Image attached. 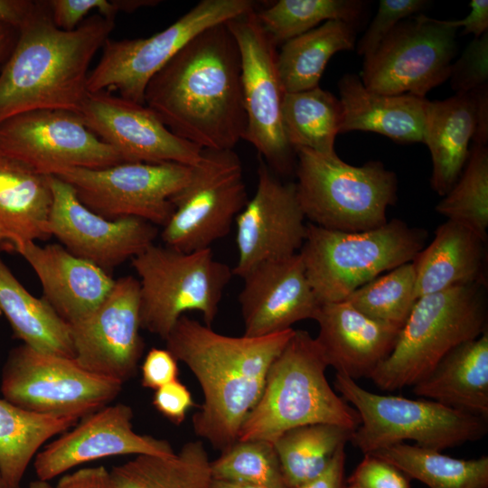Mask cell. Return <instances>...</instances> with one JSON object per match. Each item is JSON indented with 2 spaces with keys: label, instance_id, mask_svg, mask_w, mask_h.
Returning a JSON list of instances; mask_svg holds the SVG:
<instances>
[{
  "label": "cell",
  "instance_id": "1",
  "mask_svg": "<svg viewBox=\"0 0 488 488\" xmlns=\"http://www.w3.org/2000/svg\"><path fill=\"white\" fill-rule=\"evenodd\" d=\"M145 105L202 149L233 150L247 118L239 51L226 22L197 34L154 75Z\"/></svg>",
  "mask_w": 488,
  "mask_h": 488
},
{
  "label": "cell",
  "instance_id": "2",
  "mask_svg": "<svg viewBox=\"0 0 488 488\" xmlns=\"http://www.w3.org/2000/svg\"><path fill=\"white\" fill-rule=\"evenodd\" d=\"M295 329L260 336H229L185 314L164 340L166 349L197 379L203 403L194 413V434L221 452L238 439L262 393L268 370Z\"/></svg>",
  "mask_w": 488,
  "mask_h": 488
},
{
  "label": "cell",
  "instance_id": "3",
  "mask_svg": "<svg viewBox=\"0 0 488 488\" xmlns=\"http://www.w3.org/2000/svg\"><path fill=\"white\" fill-rule=\"evenodd\" d=\"M114 26L115 19L96 14L63 31L53 23L47 0L36 1L0 75V123L34 109L80 113L89 94L90 63Z\"/></svg>",
  "mask_w": 488,
  "mask_h": 488
},
{
  "label": "cell",
  "instance_id": "4",
  "mask_svg": "<svg viewBox=\"0 0 488 488\" xmlns=\"http://www.w3.org/2000/svg\"><path fill=\"white\" fill-rule=\"evenodd\" d=\"M328 361L314 337L295 330L272 362L260 398L245 418L238 439L274 443L285 432L312 424H333L354 431L355 408L330 386Z\"/></svg>",
  "mask_w": 488,
  "mask_h": 488
},
{
  "label": "cell",
  "instance_id": "5",
  "mask_svg": "<svg viewBox=\"0 0 488 488\" xmlns=\"http://www.w3.org/2000/svg\"><path fill=\"white\" fill-rule=\"evenodd\" d=\"M484 284L457 286L418 297L390 354L370 379L381 389L412 387L458 345L487 330Z\"/></svg>",
  "mask_w": 488,
  "mask_h": 488
},
{
  "label": "cell",
  "instance_id": "6",
  "mask_svg": "<svg viewBox=\"0 0 488 488\" xmlns=\"http://www.w3.org/2000/svg\"><path fill=\"white\" fill-rule=\"evenodd\" d=\"M427 233L393 219L363 231L345 232L306 224L299 255L320 305L345 300L354 290L400 265L425 247Z\"/></svg>",
  "mask_w": 488,
  "mask_h": 488
},
{
  "label": "cell",
  "instance_id": "7",
  "mask_svg": "<svg viewBox=\"0 0 488 488\" xmlns=\"http://www.w3.org/2000/svg\"><path fill=\"white\" fill-rule=\"evenodd\" d=\"M296 194L310 223L345 232L384 225L397 201L398 179L380 161L351 165L334 155L295 150Z\"/></svg>",
  "mask_w": 488,
  "mask_h": 488
},
{
  "label": "cell",
  "instance_id": "8",
  "mask_svg": "<svg viewBox=\"0 0 488 488\" xmlns=\"http://www.w3.org/2000/svg\"><path fill=\"white\" fill-rule=\"evenodd\" d=\"M131 264L139 277L141 328L163 340L189 311L202 314L211 326L233 276L211 248L182 252L153 244Z\"/></svg>",
  "mask_w": 488,
  "mask_h": 488
},
{
  "label": "cell",
  "instance_id": "9",
  "mask_svg": "<svg viewBox=\"0 0 488 488\" xmlns=\"http://www.w3.org/2000/svg\"><path fill=\"white\" fill-rule=\"evenodd\" d=\"M334 387L360 416L350 442L363 454L413 440L415 445L442 451L478 441L488 431L487 419L448 408L434 400L384 396L366 390L336 372Z\"/></svg>",
  "mask_w": 488,
  "mask_h": 488
},
{
  "label": "cell",
  "instance_id": "10",
  "mask_svg": "<svg viewBox=\"0 0 488 488\" xmlns=\"http://www.w3.org/2000/svg\"><path fill=\"white\" fill-rule=\"evenodd\" d=\"M251 0H202L164 30L147 38L107 39L98 64L89 71L88 91L116 90L145 105L150 80L203 30L256 10Z\"/></svg>",
  "mask_w": 488,
  "mask_h": 488
},
{
  "label": "cell",
  "instance_id": "11",
  "mask_svg": "<svg viewBox=\"0 0 488 488\" xmlns=\"http://www.w3.org/2000/svg\"><path fill=\"white\" fill-rule=\"evenodd\" d=\"M248 201L238 155L202 149L190 181L171 199L174 210L161 239L164 246L182 252L210 249L229 234Z\"/></svg>",
  "mask_w": 488,
  "mask_h": 488
},
{
  "label": "cell",
  "instance_id": "12",
  "mask_svg": "<svg viewBox=\"0 0 488 488\" xmlns=\"http://www.w3.org/2000/svg\"><path fill=\"white\" fill-rule=\"evenodd\" d=\"M122 383L90 373L71 358L43 353L22 344L4 364L1 392L24 409L79 419L110 404Z\"/></svg>",
  "mask_w": 488,
  "mask_h": 488
},
{
  "label": "cell",
  "instance_id": "13",
  "mask_svg": "<svg viewBox=\"0 0 488 488\" xmlns=\"http://www.w3.org/2000/svg\"><path fill=\"white\" fill-rule=\"evenodd\" d=\"M192 166L176 163H122L105 168L64 167L52 175L72 186L80 202L108 220L143 219L164 226L172 197L190 181Z\"/></svg>",
  "mask_w": 488,
  "mask_h": 488
},
{
  "label": "cell",
  "instance_id": "14",
  "mask_svg": "<svg viewBox=\"0 0 488 488\" xmlns=\"http://www.w3.org/2000/svg\"><path fill=\"white\" fill-rule=\"evenodd\" d=\"M457 29L417 14L403 20L371 55L364 57L361 80L370 90L420 98L449 79L457 52Z\"/></svg>",
  "mask_w": 488,
  "mask_h": 488
},
{
  "label": "cell",
  "instance_id": "15",
  "mask_svg": "<svg viewBox=\"0 0 488 488\" xmlns=\"http://www.w3.org/2000/svg\"><path fill=\"white\" fill-rule=\"evenodd\" d=\"M256 10L226 22L240 55L247 118L242 139L256 148L273 172L289 174L296 155L283 128L282 104L286 92L277 70V46L262 28Z\"/></svg>",
  "mask_w": 488,
  "mask_h": 488
},
{
  "label": "cell",
  "instance_id": "16",
  "mask_svg": "<svg viewBox=\"0 0 488 488\" xmlns=\"http://www.w3.org/2000/svg\"><path fill=\"white\" fill-rule=\"evenodd\" d=\"M0 150L45 175L64 167L97 169L124 163L87 127L80 113L59 108L29 110L2 121Z\"/></svg>",
  "mask_w": 488,
  "mask_h": 488
},
{
  "label": "cell",
  "instance_id": "17",
  "mask_svg": "<svg viewBox=\"0 0 488 488\" xmlns=\"http://www.w3.org/2000/svg\"><path fill=\"white\" fill-rule=\"evenodd\" d=\"M70 325L74 361L81 368L122 384L130 380L145 349L138 279L132 276L117 278L106 299Z\"/></svg>",
  "mask_w": 488,
  "mask_h": 488
},
{
  "label": "cell",
  "instance_id": "18",
  "mask_svg": "<svg viewBox=\"0 0 488 488\" xmlns=\"http://www.w3.org/2000/svg\"><path fill=\"white\" fill-rule=\"evenodd\" d=\"M52 202L48 230L72 255L107 273L155 244V225L136 217L106 219L83 205L70 184L48 175Z\"/></svg>",
  "mask_w": 488,
  "mask_h": 488
},
{
  "label": "cell",
  "instance_id": "19",
  "mask_svg": "<svg viewBox=\"0 0 488 488\" xmlns=\"http://www.w3.org/2000/svg\"><path fill=\"white\" fill-rule=\"evenodd\" d=\"M305 215L294 183H283L260 158L254 195L235 219L241 278L258 265L299 252L306 234Z\"/></svg>",
  "mask_w": 488,
  "mask_h": 488
},
{
  "label": "cell",
  "instance_id": "20",
  "mask_svg": "<svg viewBox=\"0 0 488 488\" xmlns=\"http://www.w3.org/2000/svg\"><path fill=\"white\" fill-rule=\"evenodd\" d=\"M83 122L124 163L196 165L202 149L173 134L145 105L108 91L89 92L80 111Z\"/></svg>",
  "mask_w": 488,
  "mask_h": 488
},
{
  "label": "cell",
  "instance_id": "21",
  "mask_svg": "<svg viewBox=\"0 0 488 488\" xmlns=\"http://www.w3.org/2000/svg\"><path fill=\"white\" fill-rule=\"evenodd\" d=\"M133 409L125 403L107 405L80 418L38 452L34 470L38 479L51 481L88 462L118 455L175 454L164 439L141 435L133 429Z\"/></svg>",
  "mask_w": 488,
  "mask_h": 488
},
{
  "label": "cell",
  "instance_id": "22",
  "mask_svg": "<svg viewBox=\"0 0 488 488\" xmlns=\"http://www.w3.org/2000/svg\"><path fill=\"white\" fill-rule=\"evenodd\" d=\"M239 295L244 335L266 336L314 319L320 304L305 276L299 253L263 262L243 277Z\"/></svg>",
  "mask_w": 488,
  "mask_h": 488
},
{
  "label": "cell",
  "instance_id": "23",
  "mask_svg": "<svg viewBox=\"0 0 488 488\" xmlns=\"http://www.w3.org/2000/svg\"><path fill=\"white\" fill-rule=\"evenodd\" d=\"M315 337L329 366L352 380L370 378L390 354L400 327L373 319L349 302L321 305Z\"/></svg>",
  "mask_w": 488,
  "mask_h": 488
},
{
  "label": "cell",
  "instance_id": "24",
  "mask_svg": "<svg viewBox=\"0 0 488 488\" xmlns=\"http://www.w3.org/2000/svg\"><path fill=\"white\" fill-rule=\"evenodd\" d=\"M12 249L37 275L43 298L69 324L94 311L108 296L115 280L96 265L70 253L60 244L39 246L27 241Z\"/></svg>",
  "mask_w": 488,
  "mask_h": 488
},
{
  "label": "cell",
  "instance_id": "25",
  "mask_svg": "<svg viewBox=\"0 0 488 488\" xmlns=\"http://www.w3.org/2000/svg\"><path fill=\"white\" fill-rule=\"evenodd\" d=\"M338 89L343 115L340 134L369 131L398 143H423L426 98L371 91L354 73L344 74Z\"/></svg>",
  "mask_w": 488,
  "mask_h": 488
},
{
  "label": "cell",
  "instance_id": "26",
  "mask_svg": "<svg viewBox=\"0 0 488 488\" xmlns=\"http://www.w3.org/2000/svg\"><path fill=\"white\" fill-rule=\"evenodd\" d=\"M48 175L0 150V241L9 249L51 237Z\"/></svg>",
  "mask_w": 488,
  "mask_h": 488
},
{
  "label": "cell",
  "instance_id": "27",
  "mask_svg": "<svg viewBox=\"0 0 488 488\" xmlns=\"http://www.w3.org/2000/svg\"><path fill=\"white\" fill-rule=\"evenodd\" d=\"M484 244L455 221L439 225L430 244L412 260L416 299L457 286L484 284Z\"/></svg>",
  "mask_w": 488,
  "mask_h": 488
},
{
  "label": "cell",
  "instance_id": "28",
  "mask_svg": "<svg viewBox=\"0 0 488 488\" xmlns=\"http://www.w3.org/2000/svg\"><path fill=\"white\" fill-rule=\"evenodd\" d=\"M412 392L487 419L488 331L448 352Z\"/></svg>",
  "mask_w": 488,
  "mask_h": 488
},
{
  "label": "cell",
  "instance_id": "29",
  "mask_svg": "<svg viewBox=\"0 0 488 488\" xmlns=\"http://www.w3.org/2000/svg\"><path fill=\"white\" fill-rule=\"evenodd\" d=\"M474 130L475 103L471 92L428 100L423 143L432 159L430 184L438 195L445 196L459 178Z\"/></svg>",
  "mask_w": 488,
  "mask_h": 488
},
{
  "label": "cell",
  "instance_id": "30",
  "mask_svg": "<svg viewBox=\"0 0 488 488\" xmlns=\"http://www.w3.org/2000/svg\"><path fill=\"white\" fill-rule=\"evenodd\" d=\"M0 311L23 344L43 353L74 359L70 325L43 297L30 294L1 258Z\"/></svg>",
  "mask_w": 488,
  "mask_h": 488
},
{
  "label": "cell",
  "instance_id": "31",
  "mask_svg": "<svg viewBox=\"0 0 488 488\" xmlns=\"http://www.w3.org/2000/svg\"><path fill=\"white\" fill-rule=\"evenodd\" d=\"M355 42V24L330 20L283 43L277 65L285 92L317 87L331 57L353 50Z\"/></svg>",
  "mask_w": 488,
  "mask_h": 488
},
{
  "label": "cell",
  "instance_id": "32",
  "mask_svg": "<svg viewBox=\"0 0 488 488\" xmlns=\"http://www.w3.org/2000/svg\"><path fill=\"white\" fill-rule=\"evenodd\" d=\"M79 420L33 412L0 399V470L4 488H21L27 467L41 446Z\"/></svg>",
  "mask_w": 488,
  "mask_h": 488
},
{
  "label": "cell",
  "instance_id": "33",
  "mask_svg": "<svg viewBox=\"0 0 488 488\" xmlns=\"http://www.w3.org/2000/svg\"><path fill=\"white\" fill-rule=\"evenodd\" d=\"M211 462L201 440L172 456L140 455L110 471L113 488H211Z\"/></svg>",
  "mask_w": 488,
  "mask_h": 488
},
{
  "label": "cell",
  "instance_id": "34",
  "mask_svg": "<svg viewBox=\"0 0 488 488\" xmlns=\"http://www.w3.org/2000/svg\"><path fill=\"white\" fill-rule=\"evenodd\" d=\"M341 101L319 86L286 93L282 122L286 138L295 150L307 148L323 155H334V140L343 124Z\"/></svg>",
  "mask_w": 488,
  "mask_h": 488
},
{
  "label": "cell",
  "instance_id": "35",
  "mask_svg": "<svg viewBox=\"0 0 488 488\" xmlns=\"http://www.w3.org/2000/svg\"><path fill=\"white\" fill-rule=\"evenodd\" d=\"M371 454L397 467L409 479L429 488H488V456L465 460L446 455L441 451L395 444Z\"/></svg>",
  "mask_w": 488,
  "mask_h": 488
},
{
  "label": "cell",
  "instance_id": "36",
  "mask_svg": "<svg viewBox=\"0 0 488 488\" xmlns=\"http://www.w3.org/2000/svg\"><path fill=\"white\" fill-rule=\"evenodd\" d=\"M353 431L333 424H312L290 429L273 443L287 488L320 474Z\"/></svg>",
  "mask_w": 488,
  "mask_h": 488
},
{
  "label": "cell",
  "instance_id": "37",
  "mask_svg": "<svg viewBox=\"0 0 488 488\" xmlns=\"http://www.w3.org/2000/svg\"><path fill=\"white\" fill-rule=\"evenodd\" d=\"M364 2L360 0H278L256 10L258 19L277 46L299 36L322 22L342 20L355 24Z\"/></svg>",
  "mask_w": 488,
  "mask_h": 488
},
{
  "label": "cell",
  "instance_id": "38",
  "mask_svg": "<svg viewBox=\"0 0 488 488\" xmlns=\"http://www.w3.org/2000/svg\"><path fill=\"white\" fill-rule=\"evenodd\" d=\"M436 211L486 242L488 228V147L473 144L465 165Z\"/></svg>",
  "mask_w": 488,
  "mask_h": 488
},
{
  "label": "cell",
  "instance_id": "39",
  "mask_svg": "<svg viewBox=\"0 0 488 488\" xmlns=\"http://www.w3.org/2000/svg\"><path fill=\"white\" fill-rule=\"evenodd\" d=\"M416 300L412 261L383 273L345 298L364 314L400 328Z\"/></svg>",
  "mask_w": 488,
  "mask_h": 488
},
{
  "label": "cell",
  "instance_id": "40",
  "mask_svg": "<svg viewBox=\"0 0 488 488\" xmlns=\"http://www.w3.org/2000/svg\"><path fill=\"white\" fill-rule=\"evenodd\" d=\"M213 480L287 488L273 443L237 440L211 462Z\"/></svg>",
  "mask_w": 488,
  "mask_h": 488
},
{
  "label": "cell",
  "instance_id": "41",
  "mask_svg": "<svg viewBox=\"0 0 488 488\" xmlns=\"http://www.w3.org/2000/svg\"><path fill=\"white\" fill-rule=\"evenodd\" d=\"M159 3L157 0H47L53 23L63 31L76 29L92 11L115 19L121 12L132 13Z\"/></svg>",
  "mask_w": 488,
  "mask_h": 488
},
{
  "label": "cell",
  "instance_id": "42",
  "mask_svg": "<svg viewBox=\"0 0 488 488\" xmlns=\"http://www.w3.org/2000/svg\"><path fill=\"white\" fill-rule=\"evenodd\" d=\"M426 0H380L378 12L357 44V53L371 55L398 23L421 11Z\"/></svg>",
  "mask_w": 488,
  "mask_h": 488
},
{
  "label": "cell",
  "instance_id": "43",
  "mask_svg": "<svg viewBox=\"0 0 488 488\" xmlns=\"http://www.w3.org/2000/svg\"><path fill=\"white\" fill-rule=\"evenodd\" d=\"M449 79L455 93H470L488 86V32L474 38L452 62Z\"/></svg>",
  "mask_w": 488,
  "mask_h": 488
},
{
  "label": "cell",
  "instance_id": "44",
  "mask_svg": "<svg viewBox=\"0 0 488 488\" xmlns=\"http://www.w3.org/2000/svg\"><path fill=\"white\" fill-rule=\"evenodd\" d=\"M363 455L348 484L361 488H411L409 478L397 467L371 454Z\"/></svg>",
  "mask_w": 488,
  "mask_h": 488
},
{
  "label": "cell",
  "instance_id": "45",
  "mask_svg": "<svg viewBox=\"0 0 488 488\" xmlns=\"http://www.w3.org/2000/svg\"><path fill=\"white\" fill-rule=\"evenodd\" d=\"M152 404L155 408L173 424L179 426L195 404L189 389L179 380L155 390Z\"/></svg>",
  "mask_w": 488,
  "mask_h": 488
},
{
  "label": "cell",
  "instance_id": "46",
  "mask_svg": "<svg viewBox=\"0 0 488 488\" xmlns=\"http://www.w3.org/2000/svg\"><path fill=\"white\" fill-rule=\"evenodd\" d=\"M178 361L166 348H152L145 356L141 366V385L157 389L178 380Z\"/></svg>",
  "mask_w": 488,
  "mask_h": 488
},
{
  "label": "cell",
  "instance_id": "47",
  "mask_svg": "<svg viewBox=\"0 0 488 488\" xmlns=\"http://www.w3.org/2000/svg\"><path fill=\"white\" fill-rule=\"evenodd\" d=\"M54 488H113L109 471L103 465L85 467L62 475Z\"/></svg>",
  "mask_w": 488,
  "mask_h": 488
},
{
  "label": "cell",
  "instance_id": "48",
  "mask_svg": "<svg viewBox=\"0 0 488 488\" xmlns=\"http://www.w3.org/2000/svg\"><path fill=\"white\" fill-rule=\"evenodd\" d=\"M470 13L460 20H444L445 23L455 29L464 27L463 34H474L478 38L488 32V1L472 0Z\"/></svg>",
  "mask_w": 488,
  "mask_h": 488
},
{
  "label": "cell",
  "instance_id": "49",
  "mask_svg": "<svg viewBox=\"0 0 488 488\" xmlns=\"http://www.w3.org/2000/svg\"><path fill=\"white\" fill-rule=\"evenodd\" d=\"M345 446H341L327 467L314 478L296 488H343V474L345 465Z\"/></svg>",
  "mask_w": 488,
  "mask_h": 488
},
{
  "label": "cell",
  "instance_id": "50",
  "mask_svg": "<svg viewBox=\"0 0 488 488\" xmlns=\"http://www.w3.org/2000/svg\"><path fill=\"white\" fill-rule=\"evenodd\" d=\"M36 1L0 0V22L21 29L34 10Z\"/></svg>",
  "mask_w": 488,
  "mask_h": 488
},
{
  "label": "cell",
  "instance_id": "51",
  "mask_svg": "<svg viewBox=\"0 0 488 488\" xmlns=\"http://www.w3.org/2000/svg\"><path fill=\"white\" fill-rule=\"evenodd\" d=\"M475 103V130L473 141L487 145L488 142V86L471 92Z\"/></svg>",
  "mask_w": 488,
  "mask_h": 488
},
{
  "label": "cell",
  "instance_id": "52",
  "mask_svg": "<svg viewBox=\"0 0 488 488\" xmlns=\"http://www.w3.org/2000/svg\"><path fill=\"white\" fill-rule=\"evenodd\" d=\"M19 37V29L0 22V75L12 57Z\"/></svg>",
  "mask_w": 488,
  "mask_h": 488
},
{
  "label": "cell",
  "instance_id": "53",
  "mask_svg": "<svg viewBox=\"0 0 488 488\" xmlns=\"http://www.w3.org/2000/svg\"><path fill=\"white\" fill-rule=\"evenodd\" d=\"M211 488H269L263 485L213 480Z\"/></svg>",
  "mask_w": 488,
  "mask_h": 488
},
{
  "label": "cell",
  "instance_id": "54",
  "mask_svg": "<svg viewBox=\"0 0 488 488\" xmlns=\"http://www.w3.org/2000/svg\"><path fill=\"white\" fill-rule=\"evenodd\" d=\"M28 488H54V485H52L50 481H44L37 478L29 483Z\"/></svg>",
  "mask_w": 488,
  "mask_h": 488
},
{
  "label": "cell",
  "instance_id": "55",
  "mask_svg": "<svg viewBox=\"0 0 488 488\" xmlns=\"http://www.w3.org/2000/svg\"><path fill=\"white\" fill-rule=\"evenodd\" d=\"M343 488H361V487L353 485V484H347V485H344Z\"/></svg>",
  "mask_w": 488,
  "mask_h": 488
},
{
  "label": "cell",
  "instance_id": "56",
  "mask_svg": "<svg viewBox=\"0 0 488 488\" xmlns=\"http://www.w3.org/2000/svg\"><path fill=\"white\" fill-rule=\"evenodd\" d=\"M0 488H4V483H3V477H2L1 470H0Z\"/></svg>",
  "mask_w": 488,
  "mask_h": 488
},
{
  "label": "cell",
  "instance_id": "57",
  "mask_svg": "<svg viewBox=\"0 0 488 488\" xmlns=\"http://www.w3.org/2000/svg\"><path fill=\"white\" fill-rule=\"evenodd\" d=\"M2 242L0 241V249H1Z\"/></svg>",
  "mask_w": 488,
  "mask_h": 488
},
{
  "label": "cell",
  "instance_id": "58",
  "mask_svg": "<svg viewBox=\"0 0 488 488\" xmlns=\"http://www.w3.org/2000/svg\"><path fill=\"white\" fill-rule=\"evenodd\" d=\"M2 314L1 311H0V315Z\"/></svg>",
  "mask_w": 488,
  "mask_h": 488
}]
</instances>
